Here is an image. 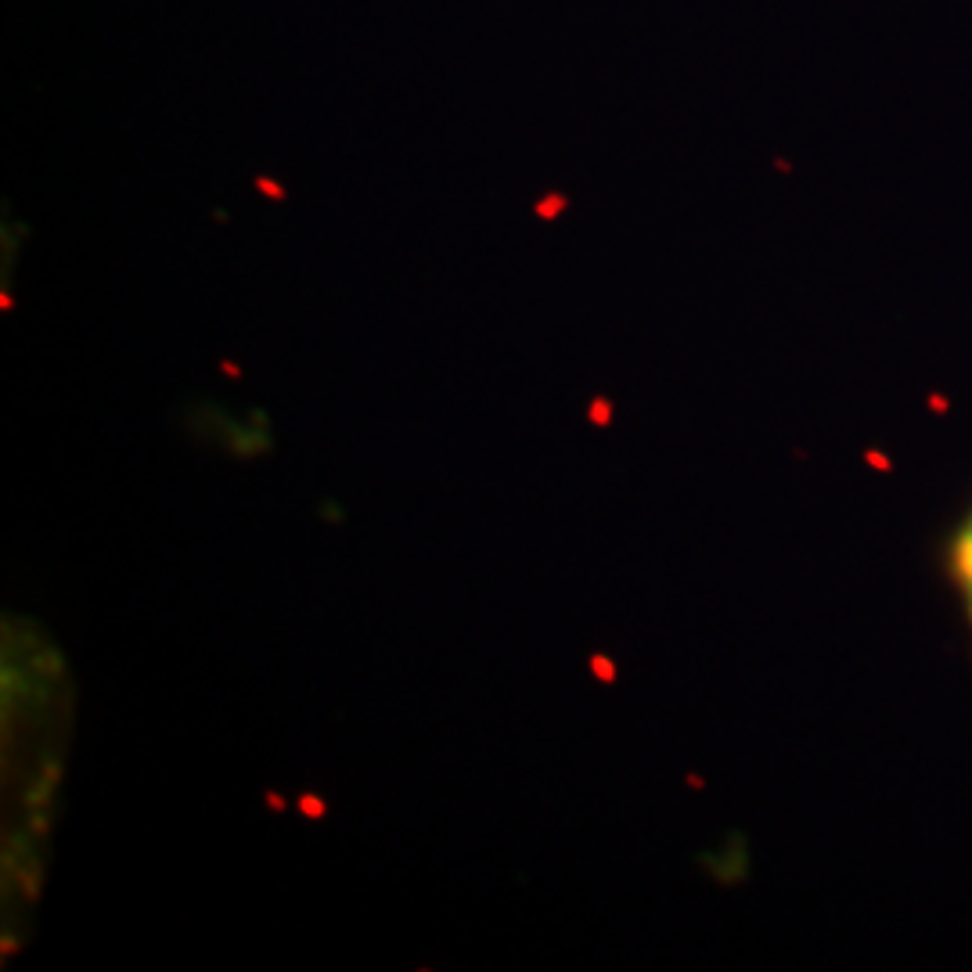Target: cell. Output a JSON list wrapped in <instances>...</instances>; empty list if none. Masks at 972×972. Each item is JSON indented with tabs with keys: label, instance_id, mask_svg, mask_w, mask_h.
<instances>
[{
	"label": "cell",
	"instance_id": "obj_3",
	"mask_svg": "<svg viewBox=\"0 0 972 972\" xmlns=\"http://www.w3.org/2000/svg\"><path fill=\"white\" fill-rule=\"evenodd\" d=\"M252 188L260 191V195H267L270 202H285V198H288V191L281 188L278 180H274V177H263V173L256 180H252Z\"/></svg>",
	"mask_w": 972,
	"mask_h": 972
},
{
	"label": "cell",
	"instance_id": "obj_1",
	"mask_svg": "<svg viewBox=\"0 0 972 972\" xmlns=\"http://www.w3.org/2000/svg\"><path fill=\"white\" fill-rule=\"evenodd\" d=\"M951 569H954V584H958V591L965 598V616H969V630H972V515L965 519L958 537H954Z\"/></svg>",
	"mask_w": 972,
	"mask_h": 972
},
{
	"label": "cell",
	"instance_id": "obj_2",
	"mask_svg": "<svg viewBox=\"0 0 972 972\" xmlns=\"http://www.w3.org/2000/svg\"><path fill=\"white\" fill-rule=\"evenodd\" d=\"M566 209H569V198L562 195V191H548V195H540L537 202H533V216H537V220H544V224L558 220Z\"/></svg>",
	"mask_w": 972,
	"mask_h": 972
},
{
	"label": "cell",
	"instance_id": "obj_7",
	"mask_svg": "<svg viewBox=\"0 0 972 972\" xmlns=\"http://www.w3.org/2000/svg\"><path fill=\"white\" fill-rule=\"evenodd\" d=\"M267 807L270 810H285V800H281V796H274V792H267Z\"/></svg>",
	"mask_w": 972,
	"mask_h": 972
},
{
	"label": "cell",
	"instance_id": "obj_4",
	"mask_svg": "<svg viewBox=\"0 0 972 972\" xmlns=\"http://www.w3.org/2000/svg\"><path fill=\"white\" fill-rule=\"evenodd\" d=\"M299 810H303L306 818L321 821L324 814H328V803H324L321 796H314V792H303V796H299Z\"/></svg>",
	"mask_w": 972,
	"mask_h": 972
},
{
	"label": "cell",
	"instance_id": "obj_8",
	"mask_svg": "<svg viewBox=\"0 0 972 972\" xmlns=\"http://www.w3.org/2000/svg\"><path fill=\"white\" fill-rule=\"evenodd\" d=\"M324 515H328V519H335V522L342 519V515H339V508H335V504H324Z\"/></svg>",
	"mask_w": 972,
	"mask_h": 972
},
{
	"label": "cell",
	"instance_id": "obj_6",
	"mask_svg": "<svg viewBox=\"0 0 972 972\" xmlns=\"http://www.w3.org/2000/svg\"><path fill=\"white\" fill-rule=\"evenodd\" d=\"M591 666H594V677H598V681H605V684H609V681H616V670H612V663H609V659H602V656H591Z\"/></svg>",
	"mask_w": 972,
	"mask_h": 972
},
{
	"label": "cell",
	"instance_id": "obj_5",
	"mask_svg": "<svg viewBox=\"0 0 972 972\" xmlns=\"http://www.w3.org/2000/svg\"><path fill=\"white\" fill-rule=\"evenodd\" d=\"M587 418H591L594 425H609V418H612L609 400H602V396H598V400H591V407H587Z\"/></svg>",
	"mask_w": 972,
	"mask_h": 972
}]
</instances>
